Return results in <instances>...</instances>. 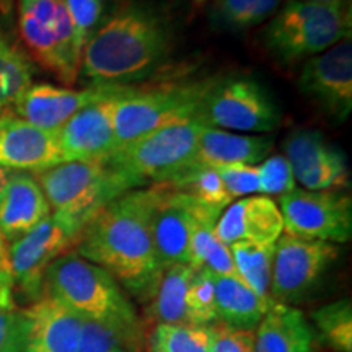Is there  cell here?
Wrapping results in <instances>:
<instances>
[{
	"label": "cell",
	"mask_w": 352,
	"mask_h": 352,
	"mask_svg": "<svg viewBox=\"0 0 352 352\" xmlns=\"http://www.w3.org/2000/svg\"><path fill=\"white\" fill-rule=\"evenodd\" d=\"M104 87L100 98L83 107L57 132L64 162H103L118 151L113 121L118 87Z\"/></svg>",
	"instance_id": "obj_16"
},
{
	"label": "cell",
	"mask_w": 352,
	"mask_h": 352,
	"mask_svg": "<svg viewBox=\"0 0 352 352\" xmlns=\"http://www.w3.org/2000/svg\"><path fill=\"white\" fill-rule=\"evenodd\" d=\"M233 263H235L236 276L248 285L259 297H270L272 264H274L276 243L272 245H253L235 243L230 246Z\"/></svg>",
	"instance_id": "obj_29"
},
{
	"label": "cell",
	"mask_w": 352,
	"mask_h": 352,
	"mask_svg": "<svg viewBox=\"0 0 352 352\" xmlns=\"http://www.w3.org/2000/svg\"><path fill=\"white\" fill-rule=\"evenodd\" d=\"M315 338L298 308L272 300L254 329V352H315Z\"/></svg>",
	"instance_id": "obj_23"
},
{
	"label": "cell",
	"mask_w": 352,
	"mask_h": 352,
	"mask_svg": "<svg viewBox=\"0 0 352 352\" xmlns=\"http://www.w3.org/2000/svg\"><path fill=\"white\" fill-rule=\"evenodd\" d=\"M272 300L259 297L239 276H215L217 323L228 328L254 331Z\"/></svg>",
	"instance_id": "obj_24"
},
{
	"label": "cell",
	"mask_w": 352,
	"mask_h": 352,
	"mask_svg": "<svg viewBox=\"0 0 352 352\" xmlns=\"http://www.w3.org/2000/svg\"><path fill=\"white\" fill-rule=\"evenodd\" d=\"M157 186L132 189L98 210L83 227L76 253L103 267L139 302L148 303L160 280L152 233Z\"/></svg>",
	"instance_id": "obj_1"
},
{
	"label": "cell",
	"mask_w": 352,
	"mask_h": 352,
	"mask_svg": "<svg viewBox=\"0 0 352 352\" xmlns=\"http://www.w3.org/2000/svg\"><path fill=\"white\" fill-rule=\"evenodd\" d=\"M173 51V32L160 12L124 2L103 15L82 54L80 74L91 85H132L155 76Z\"/></svg>",
	"instance_id": "obj_2"
},
{
	"label": "cell",
	"mask_w": 352,
	"mask_h": 352,
	"mask_svg": "<svg viewBox=\"0 0 352 352\" xmlns=\"http://www.w3.org/2000/svg\"><path fill=\"white\" fill-rule=\"evenodd\" d=\"M303 2L327 3V6H347V3H349V0H303Z\"/></svg>",
	"instance_id": "obj_43"
},
{
	"label": "cell",
	"mask_w": 352,
	"mask_h": 352,
	"mask_svg": "<svg viewBox=\"0 0 352 352\" xmlns=\"http://www.w3.org/2000/svg\"><path fill=\"white\" fill-rule=\"evenodd\" d=\"M192 2L197 3V6H204V3H208V2H212V0H192Z\"/></svg>",
	"instance_id": "obj_44"
},
{
	"label": "cell",
	"mask_w": 352,
	"mask_h": 352,
	"mask_svg": "<svg viewBox=\"0 0 352 352\" xmlns=\"http://www.w3.org/2000/svg\"><path fill=\"white\" fill-rule=\"evenodd\" d=\"M21 311L25 318L23 352H77L85 318L47 296Z\"/></svg>",
	"instance_id": "obj_20"
},
{
	"label": "cell",
	"mask_w": 352,
	"mask_h": 352,
	"mask_svg": "<svg viewBox=\"0 0 352 352\" xmlns=\"http://www.w3.org/2000/svg\"><path fill=\"white\" fill-rule=\"evenodd\" d=\"M274 140L263 134H241L202 127L192 168H222L230 165H258L270 157ZM191 168V170H192Z\"/></svg>",
	"instance_id": "obj_22"
},
{
	"label": "cell",
	"mask_w": 352,
	"mask_h": 352,
	"mask_svg": "<svg viewBox=\"0 0 352 352\" xmlns=\"http://www.w3.org/2000/svg\"><path fill=\"white\" fill-rule=\"evenodd\" d=\"M324 344L336 352H352V303L349 298L328 303L311 314Z\"/></svg>",
	"instance_id": "obj_32"
},
{
	"label": "cell",
	"mask_w": 352,
	"mask_h": 352,
	"mask_svg": "<svg viewBox=\"0 0 352 352\" xmlns=\"http://www.w3.org/2000/svg\"><path fill=\"white\" fill-rule=\"evenodd\" d=\"M196 121L206 127L241 134H266L279 127L283 113L258 80L230 76L217 77L202 101Z\"/></svg>",
	"instance_id": "obj_9"
},
{
	"label": "cell",
	"mask_w": 352,
	"mask_h": 352,
	"mask_svg": "<svg viewBox=\"0 0 352 352\" xmlns=\"http://www.w3.org/2000/svg\"><path fill=\"white\" fill-rule=\"evenodd\" d=\"M298 90L329 120L344 122L352 113L351 38L305 60Z\"/></svg>",
	"instance_id": "obj_13"
},
{
	"label": "cell",
	"mask_w": 352,
	"mask_h": 352,
	"mask_svg": "<svg viewBox=\"0 0 352 352\" xmlns=\"http://www.w3.org/2000/svg\"><path fill=\"white\" fill-rule=\"evenodd\" d=\"M19 33L39 67L65 87L77 82L83 51L63 0H19Z\"/></svg>",
	"instance_id": "obj_7"
},
{
	"label": "cell",
	"mask_w": 352,
	"mask_h": 352,
	"mask_svg": "<svg viewBox=\"0 0 352 352\" xmlns=\"http://www.w3.org/2000/svg\"><path fill=\"white\" fill-rule=\"evenodd\" d=\"M60 162L56 132L39 129L12 113L0 116V166L36 175Z\"/></svg>",
	"instance_id": "obj_17"
},
{
	"label": "cell",
	"mask_w": 352,
	"mask_h": 352,
	"mask_svg": "<svg viewBox=\"0 0 352 352\" xmlns=\"http://www.w3.org/2000/svg\"><path fill=\"white\" fill-rule=\"evenodd\" d=\"M72 21L77 43L85 50L88 39L94 36L104 15V0H63Z\"/></svg>",
	"instance_id": "obj_37"
},
{
	"label": "cell",
	"mask_w": 352,
	"mask_h": 352,
	"mask_svg": "<svg viewBox=\"0 0 352 352\" xmlns=\"http://www.w3.org/2000/svg\"><path fill=\"white\" fill-rule=\"evenodd\" d=\"M43 296L60 302L85 320L139 318L134 303L114 277L76 252L63 254L47 267Z\"/></svg>",
	"instance_id": "obj_6"
},
{
	"label": "cell",
	"mask_w": 352,
	"mask_h": 352,
	"mask_svg": "<svg viewBox=\"0 0 352 352\" xmlns=\"http://www.w3.org/2000/svg\"><path fill=\"white\" fill-rule=\"evenodd\" d=\"M210 328L199 324H155L147 334V352H209Z\"/></svg>",
	"instance_id": "obj_31"
},
{
	"label": "cell",
	"mask_w": 352,
	"mask_h": 352,
	"mask_svg": "<svg viewBox=\"0 0 352 352\" xmlns=\"http://www.w3.org/2000/svg\"><path fill=\"white\" fill-rule=\"evenodd\" d=\"M351 7L285 0L263 30V44L277 63L292 65L351 38Z\"/></svg>",
	"instance_id": "obj_4"
},
{
	"label": "cell",
	"mask_w": 352,
	"mask_h": 352,
	"mask_svg": "<svg viewBox=\"0 0 352 352\" xmlns=\"http://www.w3.org/2000/svg\"><path fill=\"white\" fill-rule=\"evenodd\" d=\"M33 65L26 52L0 32V116L12 113L26 88L32 85Z\"/></svg>",
	"instance_id": "obj_28"
},
{
	"label": "cell",
	"mask_w": 352,
	"mask_h": 352,
	"mask_svg": "<svg viewBox=\"0 0 352 352\" xmlns=\"http://www.w3.org/2000/svg\"><path fill=\"white\" fill-rule=\"evenodd\" d=\"M51 206L32 173L13 171L0 192V230L13 243L51 215Z\"/></svg>",
	"instance_id": "obj_21"
},
{
	"label": "cell",
	"mask_w": 352,
	"mask_h": 352,
	"mask_svg": "<svg viewBox=\"0 0 352 352\" xmlns=\"http://www.w3.org/2000/svg\"><path fill=\"white\" fill-rule=\"evenodd\" d=\"M215 80L217 77L176 78L142 87H118L113 109L118 148L162 127L196 120Z\"/></svg>",
	"instance_id": "obj_3"
},
{
	"label": "cell",
	"mask_w": 352,
	"mask_h": 352,
	"mask_svg": "<svg viewBox=\"0 0 352 352\" xmlns=\"http://www.w3.org/2000/svg\"><path fill=\"white\" fill-rule=\"evenodd\" d=\"M104 85H90L83 90L54 87L50 83L30 85L13 104L12 114L47 132H59L70 118L104 94Z\"/></svg>",
	"instance_id": "obj_19"
},
{
	"label": "cell",
	"mask_w": 352,
	"mask_h": 352,
	"mask_svg": "<svg viewBox=\"0 0 352 352\" xmlns=\"http://www.w3.org/2000/svg\"><path fill=\"white\" fill-rule=\"evenodd\" d=\"M340 256V246L283 233L276 241L270 297L277 303L302 300Z\"/></svg>",
	"instance_id": "obj_12"
},
{
	"label": "cell",
	"mask_w": 352,
	"mask_h": 352,
	"mask_svg": "<svg viewBox=\"0 0 352 352\" xmlns=\"http://www.w3.org/2000/svg\"><path fill=\"white\" fill-rule=\"evenodd\" d=\"M195 267L189 264H173L165 267L158 280L152 300L147 303V320L155 324L189 323L186 311V292Z\"/></svg>",
	"instance_id": "obj_26"
},
{
	"label": "cell",
	"mask_w": 352,
	"mask_h": 352,
	"mask_svg": "<svg viewBox=\"0 0 352 352\" xmlns=\"http://www.w3.org/2000/svg\"><path fill=\"white\" fill-rule=\"evenodd\" d=\"M296 182L308 191H347L351 188L349 165L344 152L318 131L298 129L284 140Z\"/></svg>",
	"instance_id": "obj_15"
},
{
	"label": "cell",
	"mask_w": 352,
	"mask_h": 352,
	"mask_svg": "<svg viewBox=\"0 0 352 352\" xmlns=\"http://www.w3.org/2000/svg\"><path fill=\"white\" fill-rule=\"evenodd\" d=\"M215 233L223 245H272L284 233L279 206L267 196H246L232 202L215 222Z\"/></svg>",
	"instance_id": "obj_18"
},
{
	"label": "cell",
	"mask_w": 352,
	"mask_h": 352,
	"mask_svg": "<svg viewBox=\"0 0 352 352\" xmlns=\"http://www.w3.org/2000/svg\"><path fill=\"white\" fill-rule=\"evenodd\" d=\"M232 199L253 196L259 192V176L256 165H230L215 168Z\"/></svg>",
	"instance_id": "obj_38"
},
{
	"label": "cell",
	"mask_w": 352,
	"mask_h": 352,
	"mask_svg": "<svg viewBox=\"0 0 352 352\" xmlns=\"http://www.w3.org/2000/svg\"><path fill=\"white\" fill-rule=\"evenodd\" d=\"M0 270H10V266H8L7 241L3 239L2 230H0Z\"/></svg>",
	"instance_id": "obj_40"
},
{
	"label": "cell",
	"mask_w": 352,
	"mask_h": 352,
	"mask_svg": "<svg viewBox=\"0 0 352 352\" xmlns=\"http://www.w3.org/2000/svg\"><path fill=\"white\" fill-rule=\"evenodd\" d=\"M285 0H215L212 20L233 32L261 25L279 10Z\"/></svg>",
	"instance_id": "obj_30"
},
{
	"label": "cell",
	"mask_w": 352,
	"mask_h": 352,
	"mask_svg": "<svg viewBox=\"0 0 352 352\" xmlns=\"http://www.w3.org/2000/svg\"><path fill=\"white\" fill-rule=\"evenodd\" d=\"M13 0H0V15L8 16L12 13Z\"/></svg>",
	"instance_id": "obj_42"
},
{
	"label": "cell",
	"mask_w": 352,
	"mask_h": 352,
	"mask_svg": "<svg viewBox=\"0 0 352 352\" xmlns=\"http://www.w3.org/2000/svg\"><path fill=\"white\" fill-rule=\"evenodd\" d=\"M284 233L307 240L346 243L352 236V199L347 191L296 188L279 197Z\"/></svg>",
	"instance_id": "obj_11"
},
{
	"label": "cell",
	"mask_w": 352,
	"mask_h": 352,
	"mask_svg": "<svg viewBox=\"0 0 352 352\" xmlns=\"http://www.w3.org/2000/svg\"><path fill=\"white\" fill-rule=\"evenodd\" d=\"M258 166L259 192L270 196H284L297 188L296 176L284 155H272Z\"/></svg>",
	"instance_id": "obj_36"
},
{
	"label": "cell",
	"mask_w": 352,
	"mask_h": 352,
	"mask_svg": "<svg viewBox=\"0 0 352 352\" xmlns=\"http://www.w3.org/2000/svg\"><path fill=\"white\" fill-rule=\"evenodd\" d=\"M10 270H0V352H23L25 318L15 300Z\"/></svg>",
	"instance_id": "obj_33"
},
{
	"label": "cell",
	"mask_w": 352,
	"mask_h": 352,
	"mask_svg": "<svg viewBox=\"0 0 352 352\" xmlns=\"http://www.w3.org/2000/svg\"><path fill=\"white\" fill-rule=\"evenodd\" d=\"M13 173V170H8V168H3V166H0V192L3 191V188H6V184L8 182V178H10Z\"/></svg>",
	"instance_id": "obj_41"
},
{
	"label": "cell",
	"mask_w": 352,
	"mask_h": 352,
	"mask_svg": "<svg viewBox=\"0 0 352 352\" xmlns=\"http://www.w3.org/2000/svg\"><path fill=\"white\" fill-rule=\"evenodd\" d=\"M209 328V352H254V331L228 328L222 323H214Z\"/></svg>",
	"instance_id": "obj_39"
},
{
	"label": "cell",
	"mask_w": 352,
	"mask_h": 352,
	"mask_svg": "<svg viewBox=\"0 0 352 352\" xmlns=\"http://www.w3.org/2000/svg\"><path fill=\"white\" fill-rule=\"evenodd\" d=\"M82 227L63 215L51 212L41 223L21 239L10 243V266L15 297L33 303L43 297V283L47 267L65 253L76 248Z\"/></svg>",
	"instance_id": "obj_10"
},
{
	"label": "cell",
	"mask_w": 352,
	"mask_h": 352,
	"mask_svg": "<svg viewBox=\"0 0 352 352\" xmlns=\"http://www.w3.org/2000/svg\"><path fill=\"white\" fill-rule=\"evenodd\" d=\"M157 201L152 215V233L162 267L173 264L191 266V236L197 219L208 210H219L204 204L170 184H155ZM222 212V210H220Z\"/></svg>",
	"instance_id": "obj_14"
},
{
	"label": "cell",
	"mask_w": 352,
	"mask_h": 352,
	"mask_svg": "<svg viewBox=\"0 0 352 352\" xmlns=\"http://www.w3.org/2000/svg\"><path fill=\"white\" fill-rule=\"evenodd\" d=\"M220 210H208L197 219L191 236V266L214 276H236L230 246L223 245L215 233Z\"/></svg>",
	"instance_id": "obj_27"
},
{
	"label": "cell",
	"mask_w": 352,
	"mask_h": 352,
	"mask_svg": "<svg viewBox=\"0 0 352 352\" xmlns=\"http://www.w3.org/2000/svg\"><path fill=\"white\" fill-rule=\"evenodd\" d=\"M54 214L87 226L94 215L132 189L142 188L138 179L103 162H60L34 175Z\"/></svg>",
	"instance_id": "obj_5"
},
{
	"label": "cell",
	"mask_w": 352,
	"mask_h": 352,
	"mask_svg": "<svg viewBox=\"0 0 352 352\" xmlns=\"http://www.w3.org/2000/svg\"><path fill=\"white\" fill-rule=\"evenodd\" d=\"M189 324L210 327L217 323L215 314V276L206 270H196L186 292Z\"/></svg>",
	"instance_id": "obj_35"
},
{
	"label": "cell",
	"mask_w": 352,
	"mask_h": 352,
	"mask_svg": "<svg viewBox=\"0 0 352 352\" xmlns=\"http://www.w3.org/2000/svg\"><path fill=\"white\" fill-rule=\"evenodd\" d=\"M165 184H170L171 188L178 189V191L191 195L204 204L219 210H223L233 202L226 186H223L222 179H220L219 171L215 168H206V166L192 168L176 182Z\"/></svg>",
	"instance_id": "obj_34"
},
{
	"label": "cell",
	"mask_w": 352,
	"mask_h": 352,
	"mask_svg": "<svg viewBox=\"0 0 352 352\" xmlns=\"http://www.w3.org/2000/svg\"><path fill=\"white\" fill-rule=\"evenodd\" d=\"M142 320H83L77 352H145Z\"/></svg>",
	"instance_id": "obj_25"
},
{
	"label": "cell",
	"mask_w": 352,
	"mask_h": 352,
	"mask_svg": "<svg viewBox=\"0 0 352 352\" xmlns=\"http://www.w3.org/2000/svg\"><path fill=\"white\" fill-rule=\"evenodd\" d=\"M202 127L196 120L162 127L122 145L108 160L142 186L173 183L195 166Z\"/></svg>",
	"instance_id": "obj_8"
}]
</instances>
